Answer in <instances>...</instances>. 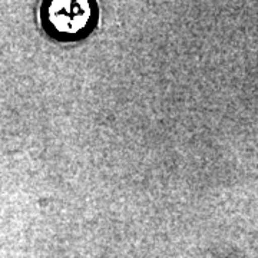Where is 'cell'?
<instances>
[{
	"instance_id": "cell-1",
	"label": "cell",
	"mask_w": 258,
	"mask_h": 258,
	"mask_svg": "<svg viewBox=\"0 0 258 258\" xmlns=\"http://www.w3.org/2000/svg\"><path fill=\"white\" fill-rule=\"evenodd\" d=\"M95 19V3L86 0H50L40 8L42 26L57 40H75L88 35Z\"/></svg>"
}]
</instances>
